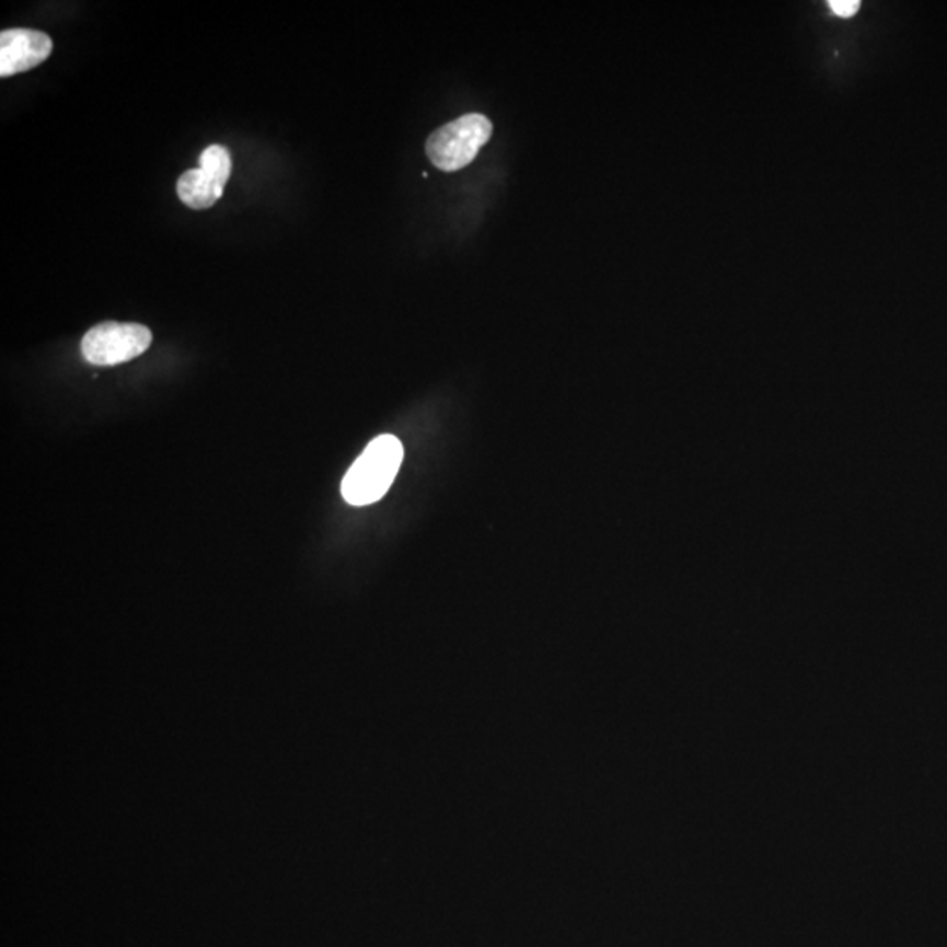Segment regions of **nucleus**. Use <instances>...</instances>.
<instances>
[{"label":"nucleus","instance_id":"nucleus-1","mask_svg":"<svg viewBox=\"0 0 947 947\" xmlns=\"http://www.w3.org/2000/svg\"><path fill=\"white\" fill-rule=\"evenodd\" d=\"M404 460L397 437L383 434L367 444L344 476L340 494L351 506H369L386 495Z\"/></svg>","mask_w":947,"mask_h":947},{"label":"nucleus","instance_id":"nucleus-2","mask_svg":"<svg viewBox=\"0 0 947 947\" xmlns=\"http://www.w3.org/2000/svg\"><path fill=\"white\" fill-rule=\"evenodd\" d=\"M494 125L480 113L460 116L437 128L427 139V157L437 169L460 171L476 160L481 148L489 141Z\"/></svg>","mask_w":947,"mask_h":947},{"label":"nucleus","instance_id":"nucleus-3","mask_svg":"<svg viewBox=\"0 0 947 947\" xmlns=\"http://www.w3.org/2000/svg\"><path fill=\"white\" fill-rule=\"evenodd\" d=\"M153 340L150 328L139 323L104 322L93 326L81 340L84 360L111 367L141 357Z\"/></svg>","mask_w":947,"mask_h":947},{"label":"nucleus","instance_id":"nucleus-4","mask_svg":"<svg viewBox=\"0 0 947 947\" xmlns=\"http://www.w3.org/2000/svg\"><path fill=\"white\" fill-rule=\"evenodd\" d=\"M54 41L32 28H8L0 34V78L27 72L48 60Z\"/></svg>","mask_w":947,"mask_h":947},{"label":"nucleus","instance_id":"nucleus-5","mask_svg":"<svg viewBox=\"0 0 947 947\" xmlns=\"http://www.w3.org/2000/svg\"><path fill=\"white\" fill-rule=\"evenodd\" d=\"M226 186L212 180L203 169H189L177 181V195L189 209H208L221 199Z\"/></svg>","mask_w":947,"mask_h":947},{"label":"nucleus","instance_id":"nucleus-6","mask_svg":"<svg viewBox=\"0 0 947 947\" xmlns=\"http://www.w3.org/2000/svg\"><path fill=\"white\" fill-rule=\"evenodd\" d=\"M200 169L226 186L232 174V157L226 146L212 145L200 153Z\"/></svg>","mask_w":947,"mask_h":947},{"label":"nucleus","instance_id":"nucleus-7","mask_svg":"<svg viewBox=\"0 0 947 947\" xmlns=\"http://www.w3.org/2000/svg\"><path fill=\"white\" fill-rule=\"evenodd\" d=\"M829 5L830 10L838 14V16H841V19H851L859 10L858 0H830Z\"/></svg>","mask_w":947,"mask_h":947}]
</instances>
